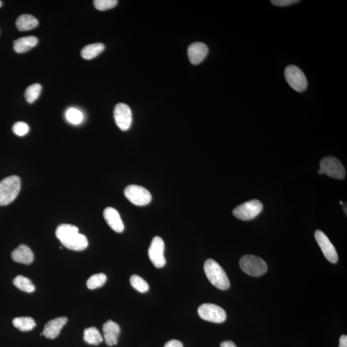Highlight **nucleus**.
Segmentation results:
<instances>
[{"label":"nucleus","instance_id":"25","mask_svg":"<svg viewBox=\"0 0 347 347\" xmlns=\"http://www.w3.org/2000/svg\"><path fill=\"white\" fill-rule=\"evenodd\" d=\"M66 120L73 125H79L83 121L84 116L79 110L75 108H70L65 113Z\"/></svg>","mask_w":347,"mask_h":347},{"label":"nucleus","instance_id":"9","mask_svg":"<svg viewBox=\"0 0 347 347\" xmlns=\"http://www.w3.org/2000/svg\"><path fill=\"white\" fill-rule=\"evenodd\" d=\"M198 315L201 319L215 324H221L226 320L225 311L213 304H204L198 308Z\"/></svg>","mask_w":347,"mask_h":347},{"label":"nucleus","instance_id":"3","mask_svg":"<svg viewBox=\"0 0 347 347\" xmlns=\"http://www.w3.org/2000/svg\"><path fill=\"white\" fill-rule=\"evenodd\" d=\"M21 189V179L10 175L0 181V206H6L14 201Z\"/></svg>","mask_w":347,"mask_h":347},{"label":"nucleus","instance_id":"8","mask_svg":"<svg viewBox=\"0 0 347 347\" xmlns=\"http://www.w3.org/2000/svg\"><path fill=\"white\" fill-rule=\"evenodd\" d=\"M124 194L131 203L137 206L147 205L152 199V196L148 189L136 184L127 186L124 190Z\"/></svg>","mask_w":347,"mask_h":347},{"label":"nucleus","instance_id":"29","mask_svg":"<svg viewBox=\"0 0 347 347\" xmlns=\"http://www.w3.org/2000/svg\"><path fill=\"white\" fill-rule=\"evenodd\" d=\"M12 131L15 135L19 137H23L28 133L29 126L25 122H17L13 126Z\"/></svg>","mask_w":347,"mask_h":347},{"label":"nucleus","instance_id":"24","mask_svg":"<svg viewBox=\"0 0 347 347\" xmlns=\"http://www.w3.org/2000/svg\"><path fill=\"white\" fill-rule=\"evenodd\" d=\"M42 86L39 84H32L28 86L24 93V97L29 104H32L38 99L41 94Z\"/></svg>","mask_w":347,"mask_h":347},{"label":"nucleus","instance_id":"31","mask_svg":"<svg viewBox=\"0 0 347 347\" xmlns=\"http://www.w3.org/2000/svg\"><path fill=\"white\" fill-rule=\"evenodd\" d=\"M164 347H183V345L178 340H173L167 343Z\"/></svg>","mask_w":347,"mask_h":347},{"label":"nucleus","instance_id":"15","mask_svg":"<svg viewBox=\"0 0 347 347\" xmlns=\"http://www.w3.org/2000/svg\"><path fill=\"white\" fill-rule=\"evenodd\" d=\"M104 219L112 230L117 233H122L124 230L123 222L119 212L112 207H108L104 211Z\"/></svg>","mask_w":347,"mask_h":347},{"label":"nucleus","instance_id":"5","mask_svg":"<svg viewBox=\"0 0 347 347\" xmlns=\"http://www.w3.org/2000/svg\"><path fill=\"white\" fill-rule=\"evenodd\" d=\"M318 173L320 174H325L338 179H344L346 175V169L341 162L337 158L333 157H326L322 160Z\"/></svg>","mask_w":347,"mask_h":347},{"label":"nucleus","instance_id":"28","mask_svg":"<svg viewBox=\"0 0 347 347\" xmlns=\"http://www.w3.org/2000/svg\"><path fill=\"white\" fill-rule=\"evenodd\" d=\"M95 7L97 10L104 11L115 7L117 5V0H95L93 1Z\"/></svg>","mask_w":347,"mask_h":347},{"label":"nucleus","instance_id":"32","mask_svg":"<svg viewBox=\"0 0 347 347\" xmlns=\"http://www.w3.org/2000/svg\"><path fill=\"white\" fill-rule=\"evenodd\" d=\"M339 347H347V337L346 335H343L340 338Z\"/></svg>","mask_w":347,"mask_h":347},{"label":"nucleus","instance_id":"18","mask_svg":"<svg viewBox=\"0 0 347 347\" xmlns=\"http://www.w3.org/2000/svg\"><path fill=\"white\" fill-rule=\"evenodd\" d=\"M38 43V39L35 36L21 37L14 41V50L15 52L23 53L34 48Z\"/></svg>","mask_w":347,"mask_h":347},{"label":"nucleus","instance_id":"7","mask_svg":"<svg viewBox=\"0 0 347 347\" xmlns=\"http://www.w3.org/2000/svg\"><path fill=\"white\" fill-rule=\"evenodd\" d=\"M285 77L293 90L302 92L308 87V80L304 73L297 66L289 65L285 70Z\"/></svg>","mask_w":347,"mask_h":347},{"label":"nucleus","instance_id":"19","mask_svg":"<svg viewBox=\"0 0 347 347\" xmlns=\"http://www.w3.org/2000/svg\"><path fill=\"white\" fill-rule=\"evenodd\" d=\"M16 26L20 31H28L36 28L38 25V20L30 14L20 15L16 20Z\"/></svg>","mask_w":347,"mask_h":347},{"label":"nucleus","instance_id":"13","mask_svg":"<svg viewBox=\"0 0 347 347\" xmlns=\"http://www.w3.org/2000/svg\"><path fill=\"white\" fill-rule=\"evenodd\" d=\"M208 53V46L202 43H192L188 46V56L190 63L194 65L201 63L207 55Z\"/></svg>","mask_w":347,"mask_h":347},{"label":"nucleus","instance_id":"35","mask_svg":"<svg viewBox=\"0 0 347 347\" xmlns=\"http://www.w3.org/2000/svg\"><path fill=\"white\" fill-rule=\"evenodd\" d=\"M2 6V2L0 1V7Z\"/></svg>","mask_w":347,"mask_h":347},{"label":"nucleus","instance_id":"23","mask_svg":"<svg viewBox=\"0 0 347 347\" xmlns=\"http://www.w3.org/2000/svg\"><path fill=\"white\" fill-rule=\"evenodd\" d=\"M13 284L20 290L26 293H32L35 291L34 285L31 280L23 276L18 275L13 280Z\"/></svg>","mask_w":347,"mask_h":347},{"label":"nucleus","instance_id":"34","mask_svg":"<svg viewBox=\"0 0 347 347\" xmlns=\"http://www.w3.org/2000/svg\"><path fill=\"white\" fill-rule=\"evenodd\" d=\"M342 205H344V212H346V215H347V207H346H346H345V206H344V204H343Z\"/></svg>","mask_w":347,"mask_h":347},{"label":"nucleus","instance_id":"17","mask_svg":"<svg viewBox=\"0 0 347 347\" xmlns=\"http://www.w3.org/2000/svg\"><path fill=\"white\" fill-rule=\"evenodd\" d=\"M11 258L14 262L29 265L34 259V253L28 246L21 244L12 251Z\"/></svg>","mask_w":347,"mask_h":347},{"label":"nucleus","instance_id":"30","mask_svg":"<svg viewBox=\"0 0 347 347\" xmlns=\"http://www.w3.org/2000/svg\"><path fill=\"white\" fill-rule=\"evenodd\" d=\"M299 1L298 0H273L271 2V3L276 6H286L293 5V4L297 3Z\"/></svg>","mask_w":347,"mask_h":347},{"label":"nucleus","instance_id":"16","mask_svg":"<svg viewBox=\"0 0 347 347\" xmlns=\"http://www.w3.org/2000/svg\"><path fill=\"white\" fill-rule=\"evenodd\" d=\"M104 339L108 346L117 344L118 338L121 333L120 326L112 320H108L103 326Z\"/></svg>","mask_w":347,"mask_h":347},{"label":"nucleus","instance_id":"14","mask_svg":"<svg viewBox=\"0 0 347 347\" xmlns=\"http://www.w3.org/2000/svg\"><path fill=\"white\" fill-rule=\"evenodd\" d=\"M68 318L59 317L50 320L44 326L43 336L48 339H55L59 336L61 329L67 323Z\"/></svg>","mask_w":347,"mask_h":347},{"label":"nucleus","instance_id":"27","mask_svg":"<svg viewBox=\"0 0 347 347\" xmlns=\"http://www.w3.org/2000/svg\"><path fill=\"white\" fill-rule=\"evenodd\" d=\"M131 286L140 293H146L150 290L148 282L138 275H132L130 279Z\"/></svg>","mask_w":347,"mask_h":347},{"label":"nucleus","instance_id":"2","mask_svg":"<svg viewBox=\"0 0 347 347\" xmlns=\"http://www.w3.org/2000/svg\"><path fill=\"white\" fill-rule=\"evenodd\" d=\"M204 270L211 284L221 290H226L230 286V280L225 271L215 260L208 259L204 264Z\"/></svg>","mask_w":347,"mask_h":347},{"label":"nucleus","instance_id":"20","mask_svg":"<svg viewBox=\"0 0 347 347\" xmlns=\"http://www.w3.org/2000/svg\"><path fill=\"white\" fill-rule=\"evenodd\" d=\"M104 48H105V46L102 43L88 44L82 48L81 51L82 57L86 60L92 59L103 52Z\"/></svg>","mask_w":347,"mask_h":347},{"label":"nucleus","instance_id":"12","mask_svg":"<svg viewBox=\"0 0 347 347\" xmlns=\"http://www.w3.org/2000/svg\"><path fill=\"white\" fill-rule=\"evenodd\" d=\"M115 123L122 131H126L132 124V112L127 104H118L114 110Z\"/></svg>","mask_w":347,"mask_h":347},{"label":"nucleus","instance_id":"6","mask_svg":"<svg viewBox=\"0 0 347 347\" xmlns=\"http://www.w3.org/2000/svg\"><path fill=\"white\" fill-rule=\"evenodd\" d=\"M263 210V204L259 200H251L238 206L233 211V214L237 219L249 221L254 219Z\"/></svg>","mask_w":347,"mask_h":347},{"label":"nucleus","instance_id":"21","mask_svg":"<svg viewBox=\"0 0 347 347\" xmlns=\"http://www.w3.org/2000/svg\"><path fill=\"white\" fill-rule=\"evenodd\" d=\"M84 340L87 344L98 346L103 342L104 338L97 328H90L84 331Z\"/></svg>","mask_w":347,"mask_h":347},{"label":"nucleus","instance_id":"10","mask_svg":"<svg viewBox=\"0 0 347 347\" xmlns=\"http://www.w3.org/2000/svg\"><path fill=\"white\" fill-rule=\"evenodd\" d=\"M165 243L163 239L159 236L153 238L148 250V255L151 262L156 268H163L166 264L164 256Z\"/></svg>","mask_w":347,"mask_h":347},{"label":"nucleus","instance_id":"22","mask_svg":"<svg viewBox=\"0 0 347 347\" xmlns=\"http://www.w3.org/2000/svg\"><path fill=\"white\" fill-rule=\"evenodd\" d=\"M12 324L15 328L23 332L32 330L36 326V324L30 317H17L12 320Z\"/></svg>","mask_w":347,"mask_h":347},{"label":"nucleus","instance_id":"1","mask_svg":"<svg viewBox=\"0 0 347 347\" xmlns=\"http://www.w3.org/2000/svg\"><path fill=\"white\" fill-rule=\"evenodd\" d=\"M55 235L61 244L69 250L82 251L88 246L85 235L79 233V228L72 224H61L57 227Z\"/></svg>","mask_w":347,"mask_h":347},{"label":"nucleus","instance_id":"33","mask_svg":"<svg viewBox=\"0 0 347 347\" xmlns=\"http://www.w3.org/2000/svg\"><path fill=\"white\" fill-rule=\"evenodd\" d=\"M221 347H237V346L233 342L225 341L221 343Z\"/></svg>","mask_w":347,"mask_h":347},{"label":"nucleus","instance_id":"4","mask_svg":"<svg viewBox=\"0 0 347 347\" xmlns=\"http://www.w3.org/2000/svg\"><path fill=\"white\" fill-rule=\"evenodd\" d=\"M241 270L252 277H260L268 270L266 262L261 258L252 255H244L240 260Z\"/></svg>","mask_w":347,"mask_h":347},{"label":"nucleus","instance_id":"26","mask_svg":"<svg viewBox=\"0 0 347 347\" xmlns=\"http://www.w3.org/2000/svg\"><path fill=\"white\" fill-rule=\"evenodd\" d=\"M107 277L104 273H99L91 276L86 282V286L88 289H95L101 288L106 283Z\"/></svg>","mask_w":347,"mask_h":347},{"label":"nucleus","instance_id":"11","mask_svg":"<svg viewBox=\"0 0 347 347\" xmlns=\"http://www.w3.org/2000/svg\"><path fill=\"white\" fill-rule=\"evenodd\" d=\"M315 239L326 259L331 263H337L338 260V253L328 236L323 231L318 230L316 231Z\"/></svg>","mask_w":347,"mask_h":347}]
</instances>
